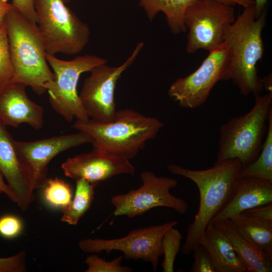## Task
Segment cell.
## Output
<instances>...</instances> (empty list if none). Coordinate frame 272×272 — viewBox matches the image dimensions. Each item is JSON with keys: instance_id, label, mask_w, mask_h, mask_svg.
<instances>
[{"instance_id": "obj_1", "label": "cell", "mask_w": 272, "mask_h": 272, "mask_svg": "<svg viewBox=\"0 0 272 272\" xmlns=\"http://www.w3.org/2000/svg\"><path fill=\"white\" fill-rule=\"evenodd\" d=\"M242 168L237 159L216 161L212 167L203 170H192L174 164L167 166L171 173L192 181L199 193L198 210L188 226L181 248L184 255L192 253L207 226L230 200L241 177Z\"/></svg>"}, {"instance_id": "obj_2", "label": "cell", "mask_w": 272, "mask_h": 272, "mask_svg": "<svg viewBox=\"0 0 272 272\" xmlns=\"http://www.w3.org/2000/svg\"><path fill=\"white\" fill-rule=\"evenodd\" d=\"M266 15L265 8L256 18L254 4L249 6L225 33L223 43L228 51L230 80L244 96L259 94L264 89L256 64L263 54L262 31Z\"/></svg>"}, {"instance_id": "obj_3", "label": "cell", "mask_w": 272, "mask_h": 272, "mask_svg": "<svg viewBox=\"0 0 272 272\" xmlns=\"http://www.w3.org/2000/svg\"><path fill=\"white\" fill-rule=\"evenodd\" d=\"M5 24L14 71L9 82L30 86L38 95L44 93L45 85L54 80V74L46 60L37 25L26 19L14 7L7 13Z\"/></svg>"}, {"instance_id": "obj_4", "label": "cell", "mask_w": 272, "mask_h": 272, "mask_svg": "<svg viewBox=\"0 0 272 272\" xmlns=\"http://www.w3.org/2000/svg\"><path fill=\"white\" fill-rule=\"evenodd\" d=\"M164 125L156 117L124 109L117 111L111 121L77 120L73 127L89 134L94 148L129 160L144 148L149 140L155 138Z\"/></svg>"}, {"instance_id": "obj_5", "label": "cell", "mask_w": 272, "mask_h": 272, "mask_svg": "<svg viewBox=\"0 0 272 272\" xmlns=\"http://www.w3.org/2000/svg\"><path fill=\"white\" fill-rule=\"evenodd\" d=\"M254 97V104L250 111L230 119L220 126L217 161L237 159L244 166L258 157L272 109V91Z\"/></svg>"}, {"instance_id": "obj_6", "label": "cell", "mask_w": 272, "mask_h": 272, "mask_svg": "<svg viewBox=\"0 0 272 272\" xmlns=\"http://www.w3.org/2000/svg\"><path fill=\"white\" fill-rule=\"evenodd\" d=\"M63 0H34L38 25L46 53L75 55L88 43V25L81 21Z\"/></svg>"}, {"instance_id": "obj_7", "label": "cell", "mask_w": 272, "mask_h": 272, "mask_svg": "<svg viewBox=\"0 0 272 272\" xmlns=\"http://www.w3.org/2000/svg\"><path fill=\"white\" fill-rule=\"evenodd\" d=\"M46 59L54 74V80L44 86L53 109L68 122L75 117L82 121H87L89 117L82 105L77 89L78 81L81 74L106 63V60L87 54L64 60L46 53Z\"/></svg>"}, {"instance_id": "obj_8", "label": "cell", "mask_w": 272, "mask_h": 272, "mask_svg": "<svg viewBox=\"0 0 272 272\" xmlns=\"http://www.w3.org/2000/svg\"><path fill=\"white\" fill-rule=\"evenodd\" d=\"M235 20L233 7L217 0H194L187 8L184 24L188 30L186 51H211L224 41L228 27Z\"/></svg>"}, {"instance_id": "obj_9", "label": "cell", "mask_w": 272, "mask_h": 272, "mask_svg": "<svg viewBox=\"0 0 272 272\" xmlns=\"http://www.w3.org/2000/svg\"><path fill=\"white\" fill-rule=\"evenodd\" d=\"M230 80L228 51L223 43L209 51L199 67L189 75L177 78L168 94L181 108L194 109L207 100L216 84Z\"/></svg>"}, {"instance_id": "obj_10", "label": "cell", "mask_w": 272, "mask_h": 272, "mask_svg": "<svg viewBox=\"0 0 272 272\" xmlns=\"http://www.w3.org/2000/svg\"><path fill=\"white\" fill-rule=\"evenodd\" d=\"M140 178L142 184L139 188L111 197V202L115 208L112 215L115 217L125 216L132 218L158 207L170 208L181 214L187 212L186 201L170 191L177 186L176 179L158 176L149 171L142 172Z\"/></svg>"}, {"instance_id": "obj_11", "label": "cell", "mask_w": 272, "mask_h": 272, "mask_svg": "<svg viewBox=\"0 0 272 272\" xmlns=\"http://www.w3.org/2000/svg\"><path fill=\"white\" fill-rule=\"evenodd\" d=\"M178 224L172 221L130 231L124 237L112 239L86 238L78 243L84 252L98 253L105 251L109 254L113 250L121 251L126 259H142L150 262L154 271L158 268L159 257L163 255L162 239L170 228Z\"/></svg>"}, {"instance_id": "obj_12", "label": "cell", "mask_w": 272, "mask_h": 272, "mask_svg": "<svg viewBox=\"0 0 272 272\" xmlns=\"http://www.w3.org/2000/svg\"><path fill=\"white\" fill-rule=\"evenodd\" d=\"M139 43L131 55L120 65L109 66L106 63L93 69L84 82L79 98L90 119L100 122L113 120L116 110L114 91L116 83L136 59L144 46Z\"/></svg>"}, {"instance_id": "obj_13", "label": "cell", "mask_w": 272, "mask_h": 272, "mask_svg": "<svg viewBox=\"0 0 272 272\" xmlns=\"http://www.w3.org/2000/svg\"><path fill=\"white\" fill-rule=\"evenodd\" d=\"M87 133H77L52 137L31 142L15 140L18 156L30 173L35 189L44 188L46 184L48 165L59 154L71 148L92 143Z\"/></svg>"}, {"instance_id": "obj_14", "label": "cell", "mask_w": 272, "mask_h": 272, "mask_svg": "<svg viewBox=\"0 0 272 272\" xmlns=\"http://www.w3.org/2000/svg\"><path fill=\"white\" fill-rule=\"evenodd\" d=\"M61 167L66 176L95 184L120 174L133 175L135 170L128 159L97 148L69 158Z\"/></svg>"}, {"instance_id": "obj_15", "label": "cell", "mask_w": 272, "mask_h": 272, "mask_svg": "<svg viewBox=\"0 0 272 272\" xmlns=\"http://www.w3.org/2000/svg\"><path fill=\"white\" fill-rule=\"evenodd\" d=\"M0 120V173L7 181L16 203L26 211L35 199L32 177L20 160L15 140Z\"/></svg>"}, {"instance_id": "obj_16", "label": "cell", "mask_w": 272, "mask_h": 272, "mask_svg": "<svg viewBox=\"0 0 272 272\" xmlns=\"http://www.w3.org/2000/svg\"><path fill=\"white\" fill-rule=\"evenodd\" d=\"M26 87L10 82L0 86V120L6 126L26 123L39 129L44 123V109L29 99Z\"/></svg>"}, {"instance_id": "obj_17", "label": "cell", "mask_w": 272, "mask_h": 272, "mask_svg": "<svg viewBox=\"0 0 272 272\" xmlns=\"http://www.w3.org/2000/svg\"><path fill=\"white\" fill-rule=\"evenodd\" d=\"M272 202V181L241 176L229 201L211 222Z\"/></svg>"}, {"instance_id": "obj_18", "label": "cell", "mask_w": 272, "mask_h": 272, "mask_svg": "<svg viewBox=\"0 0 272 272\" xmlns=\"http://www.w3.org/2000/svg\"><path fill=\"white\" fill-rule=\"evenodd\" d=\"M199 244L208 251L216 272H249L229 238L215 223L207 226Z\"/></svg>"}, {"instance_id": "obj_19", "label": "cell", "mask_w": 272, "mask_h": 272, "mask_svg": "<svg viewBox=\"0 0 272 272\" xmlns=\"http://www.w3.org/2000/svg\"><path fill=\"white\" fill-rule=\"evenodd\" d=\"M212 223H215L229 238L249 272L272 271V257L244 236L230 219L217 220Z\"/></svg>"}, {"instance_id": "obj_20", "label": "cell", "mask_w": 272, "mask_h": 272, "mask_svg": "<svg viewBox=\"0 0 272 272\" xmlns=\"http://www.w3.org/2000/svg\"><path fill=\"white\" fill-rule=\"evenodd\" d=\"M194 0H139L140 6L152 21L159 12L165 15L168 26L174 34L187 31L184 19L187 8Z\"/></svg>"}, {"instance_id": "obj_21", "label": "cell", "mask_w": 272, "mask_h": 272, "mask_svg": "<svg viewBox=\"0 0 272 272\" xmlns=\"http://www.w3.org/2000/svg\"><path fill=\"white\" fill-rule=\"evenodd\" d=\"M230 219L244 236L272 257V221L244 212Z\"/></svg>"}, {"instance_id": "obj_22", "label": "cell", "mask_w": 272, "mask_h": 272, "mask_svg": "<svg viewBox=\"0 0 272 272\" xmlns=\"http://www.w3.org/2000/svg\"><path fill=\"white\" fill-rule=\"evenodd\" d=\"M76 188L74 198L62 208L60 220L69 225H76L89 209L94 199L95 184L84 179L76 180Z\"/></svg>"}, {"instance_id": "obj_23", "label": "cell", "mask_w": 272, "mask_h": 272, "mask_svg": "<svg viewBox=\"0 0 272 272\" xmlns=\"http://www.w3.org/2000/svg\"><path fill=\"white\" fill-rule=\"evenodd\" d=\"M265 136L257 158L251 163L242 166L241 176L272 181V109L269 114Z\"/></svg>"}, {"instance_id": "obj_24", "label": "cell", "mask_w": 272, "mask_h": 272, "mask_svg": "<svg viewBox=\"0 0 272 272\" xmlns=\"http://www.w3.org/2000/svg\"><path fill=\"white\" fill-rule=\"evenodd\" d=\"M44 191L47 202L54 207L61 209L72 201V194L70 185L59 178H48Z\"/></svg>"}, {"instance_id": "obj_25", "label": "cell", "mask_w": 272, "mask_h": 272, "mask_svg": "<svg viewBox=\"0 0 272 272\" xmlns=\"http://www.w3.org/2000/svg\"><path fill=\"white\" fill-rule=\"evenodd\" d=\"M182 235L178 230L170 228L162 239V248L164 259L162 263L164 272L174 271V263L181 247Z\"/></svg>"}, {"instance_id": "obj_26", "label": "cell", "mask_w": 272, "mask_h": 272, "mask_svg": "<svg viewBox=\"0 0 272 272\" xmlns=\"http://www.w3.org/2000/svg\"><path fill=\"white\" fill-rule=\"evenodd\" d=\"M123 256L120 255L111 261H106L97 254L88 256L85 262L88 265L86 272H130L132 269L121 265Z\"/></svg>"}, {"instance_id": "obj_27", "label": "cell", "mask_w": 272, "mask_h": 272, "mask_svg": "<svg viewBox=\"0 0 272 272\" xmlns=\"http://www.w3.org/2000/svg\"><path fill=\"white\" fill-rule=\"evenodd\" d=\"M6 25L0 27V86L8 83L13 75Z\"/></svg>"}, {"instance_id": "obj_28", "label": "cell", "mask_w": 272, "mask_h": 272, "mask_svg": "<svg viewBox=\"0 0 272 272\" xmlns=\"http://www.w3.org/2000/svg\"><path fill=\"white\" fill-rule=\"evenodd\" d=\"M193 253V261L191 272H216L213 260L206 249L199 244L195 247Z\"/></svg>"}, {"instance_id": "obj_29", "label": "cell", "mask_w": 272, "mask_h": 272, "mask_svg": "<svg viewBox=\"0 0 272 272\" xmlns=\"http://www.w3.org/2000/svg\"><path fill=\"white\" fill-rule=\"evenodd\" d=\"M23 230L21 219L13 215L7 214L0 217V236L6 239L18 236Z\"/></svg>"}, {"instance_id": "obj_30", "label": "cell", "mask_w": 272, "mask_h": 272, "mask_svg": "<svg viewBox=\"0 0 272 272\" xmlns=\"http://www.w3.org/2000/svg\"><path fill=\"white\" fill-rule=\"evenodd\" d=\"M26 252L21 251L8 257L0 258V272H24L26 270Z\"/></svg>"}, {"instance_id": "obj_31", "label": "cell", "mask_w": 272, "mask_h": 272, "mask_svg": "<svg viewBox=\"0 0 272 272\" xmlns=\"http://www.w3.org/2000/svg\"><path fill=\"white\" fill-rule=\"evenodd\" d=\"M13 7L26 19L36 24L37 16L34 6V0H12Z\"/></svg>"}, {"instance_id": "obj_32", "label": "cell", "mask_w": 272, "mask_h": 272, "mask_svg": "<svg viewBox=\"0 0 272 272\" xmlns=\"http://www.w3.org/2000/svg\"><path fill=\"white\" fill-rule=\"evenodd\" d=\"M243 212L265 220L272 221V202L255 207Z\"/></svg>"}, {"instance_id": "obj_33", "label": "cell", "mask_w": 272, "mask_h": 272, "mask_svg": "<svg viewBox=\"0 0 272 272\" xmlns=\"http://www.w3.org/2000/svg\"><path fill=\"white\" fill-rule=\"evenodd\" d=\"M13 7L12 4L8 3V0H0V27L4 24L7 13Z\"/></svg>"}, {"instance_id": "obj_34", "label": "cell", "mask_w": 272, "mask_h": 272, "mask_svg": "<svg viewBox=\"0 0 272 272\" xmlns=\"http://www.w3.org/2000/svg\"><path fill=\"white\" fill-rule=\"evenodd\" d=\"M217 1L231 7H234L235 5H239L243 7L246 8L249 6L254 4V0H217Z\"/></svg>"}, {"instance_id": "obj_35", "label": "cell", "mask_w": 272, "mask_h": 272, "mask_svg": "<svg viewBox=\"0 0 272 272\" xmlns=\"http://www.w3.org/2000/svg\"><path fill=\"white\" fill-rule=\"evenodd\" d=\"M4 193L13 201L15 202L14 196L9 188L5 179L0 173V193Z\"/></svg>"}, {"instance_id": "obj_36", "label": "cell", "mask_w": 272, "mask_h": 272, "mask_svg": "<svg viewBox=\"0 0 272 272\" xmlns=\"http://www.w3.org/2000/svg\"><path fill=\"white\" fill-rule=\"evenodd\" d=\"M256 18H258L266 8L268 0H254Z\"/></svg>"}, {"instance_id": "obj_37", "label": "cell", "mask_w": 272, "mask_h": 272, "mask_svg": "<svg viewBox=\"0 0 272 272\" xmlns=\"http://www.w3.org/2000/svg\"><path fill=\"white\" fill-rule=\"evenodd\" d=\"M262 83L263 88L266 89L268 92L272 91L271 75H269L262 79Z\"/></svg>"}, {"instance_id": "obj_38", "label": "cell", "mask_w": 272, "mask_h": 272, "mask_svg": "<svg viewBox=\"0 0 272 272\" xmlns=\"http://www.w3.org/2000/svg\"><path fill=\"white\" fill-rule=\"evenodd\" d=\"M72 0H63V1L64 2V3L65 4H67V3H70L71 1H72Z\"/></svg>"}]
</instances>
